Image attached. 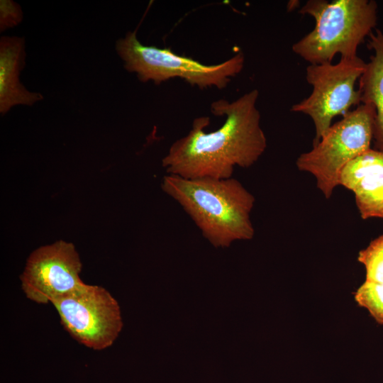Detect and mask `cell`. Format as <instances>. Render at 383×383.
<instances>
[{
  "mask_svg": "<svg viewBox=\"0 0 383 383\" xmlns=\"http://www.w3.org/2000/svg\"><path fill=\"white\" fill-rule=\"evenodd\" d=\"M257 89L229 102L218 99L211 105V112L225 116L217 130L206 133L209 118L194 120L192 129L170 146L162 160L167 174L186 179L232 177L234 168L254 165L267 148V138L260 126L256 106Z\"/></svg>",
  "mask_w": 383,
  "mask_h": 383,
  "instance_id": "6da1fadb",
  "label": "cell"
},
{
  "mask_svg": "<svg viewBox=\"0 0 383 383\" xmlns=\"http://www.w3.org/2000/svg\"><path fill=\"white\" fill-rule=\"evenodd\" d=\"M161 187L214 247L227 248L235 240L254 237L250 213L255 199L238 179L166 174Z\"/></svg>",
  "mask_w": 383,
  "mask_h": 383,
  "instance_id": "7a4b0ae2",
  "label": "cell"
},
{
  "mask_svg": "<svg viewBox=\"0 0 383 383\" xmlns=\"http://www.w3.org/2000/svg\"><path fill=\"white\" fill-rule=\"evenodd\" d=\"M373 0H309L299 9L314 18L313 29L292 45L293 52L310 65L330 63L357 56V51L377 21Z\"/></svg>",
  "mask_w": 383,
  "mask_h": 383,
  "instance_id": "3957f363",
  "label": "cell"
},
{
  "mask_svg": "<svg viewBox=\"0 0 383 383\" xmlns=\"http://www.w3.org/2000/svg\"><path fill=\"white\" fill-rule=\"evenodd\" d=\"M116 50L124 61V67L135 72L141 82L153 81L159 84L172 78H181L199 89H221L243 70L244 55L237 53L230 59L213 65H204L191 57L179 55L170 48L143 45L136 30L128 31L116 43Z\"/></svg>",
  "mask_w": 383,
  "mask_h": 383,
  "instance_id": "277c9868",
  "label": "cell"
},
{
  "mask_svg": "<svg viewBox=\"0 0 383 383\" xmlns=\"http://www.w3.org/2000/svg\"><path fill=\"white\" fill-rule=\"evenodd\" d=\"M374 113L372 105L361 104L332 124L311 150L298 157L297 168L313 175L316 187L326 199L339 185L343 168L371 148Z\"/></svg>",
  "mask_w": 383,
  "mask_h": 383,
  "instance_id": "5b68a950",
  "label": "cell"
},
{
  "mask_svg": "<svg viewBox=\"0 0 383 383\" xmlns=\"http://www.w3.org/2000/svg\"><path fill=\"white\" fill-rule=\"evenodd\" d=\"M366 62L360 57H340L336 64L310 65L306 79L313 87L311 94L294 104L291 111L309 116L315 127L313 145L316 144L338 115H345L351 106L361 104L355 82L364 72Z\"/></svg>",
  "mask_w": 383,
  "mask_h": 383,
  "instance_id": "8992f818",
  "label": "cell"
},
{
  "mask_svg": "<svg viewBox=\"0 0 383 383\" xmlns=\"http://www.w3.org/2000/svg\"><path fill=\"white\" fill-rule=\"evenodd\" d=\"M52 304L65 329L76 340L94 350L110 347L123 327L117 301L99 286L85 284Z\"/></svg>",
  "mask_w": 383,
  "mask_h": 383,
  "instance_id": "52a82bcc",
  "label": "cell"
},
{
  "mask_svg": "<svg viewBox=\"0 0 383 383\" xmlns=\"http://www.w3.org/2000/svg\"><path fill=\"white\" fill-rule=\"evenodd\" d=\"M81 270L73 244L57 241L30 254L21 276L22 289L31 301L52 303L85 284L79 277Z\"/></svg>",
  "mask_w": 383,
  "mask_h": 383,
  "instance_id": "ba28073f",
  "label": "cell"
},
{
  "mask_svg": "<svg viewBox=\"0 0 383 383\" xmlns=\"http://www.w3.org/2000/svg\"><path fill=\"white\" fill-rule=\"evenodd\" d=\"M339 185L354 193L362 219L383 218V151L370 148L348 162Z\"/></svg>",
  "mask_w": 383,
  "mask_h": 383,
  "instance_id": "9c48e42d",
  "label": "cell"
},
{
  "mask_svg": "<svg viewBox=\"0 0 383 383\" xmlns=\"http://www.w3.org/2000/svg\"><path fill=\"white\" fill-rule=\"evenodd\" d=\"M24 38L2 36L0 40V112L4 114L16 105L32 106L43 99L40 93L28 91L20 82L25 65Z\"/></svg>",
  "mask_w": 383,
  "mask_h": 383,
  "instance_id": "30bf717a",
  "label": "cell"
},
{
  "mask_svg": "<svg viewBox=\"0 0 383 383\" xmlns=\"http://www.w3.org/2000/svg\"><path fill=\"white\" fill-rule=\"evenodd\" d=\"M369 37L367 48L373 55L359 79L358 90L361 104L374 109L372 141L375 150L383 151V33L377 28Z\"/></svg>",
  "mask_w": 383,
  "mask_h": 383,
  "instance_id": "8fae6325",
  "label": "cell"
},
{
  "mask_svg": "<svg viewBox=\"0 0 383 383\" xmlns=\"http://www.w3.org/2000/svg\"><path fill=\"white\" fill-rule=\"evenodd\" d=\"M354 299L377 323L383 325V282L365 281L354 293Z\"/></svg>",
  "mask_w": 383,
  "mask_h": 383,
  "instance_id": "7c38bea8",
  "label": "cell"
},
{
  "mask_svg": "<svg viewBox=\"0 0 383 383\" xmlns=\"http://www.w3.org/2000/svg\"><path fill=\"white\" fill-rule=\"evenodd\" d=\"M357 260L365 267V281L383 282V235L360 250Z\"/></svg>",
  "mask_w": 383,
  "mask_h": 383,
  "instance_id": "4fadbf2b",
  "label": "cell"
},
{
  "mask_svg": "<svg viewBox=\"0 0 383 383\" xmlns=\"http://www.w3.org/2000/svg\"><path fill=\"white\" fill-rule=\"evenodd\" d=\"M23 13L20 6L11 0L0 1V30L12 28L21 23Z\"/></svg>",
  "mask_w": 383,
  "mask_h": 383,
  "instance_id": "5bb4252c",
  "label": "cell"
}]
</instances>
